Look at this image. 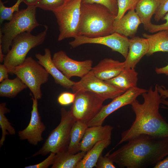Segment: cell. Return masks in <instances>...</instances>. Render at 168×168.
<instances>
[{
	"instance_id": "obj_44",
	"label": "cell",
	"mask_w": 168,
	"mask_h": 168,
	"mask_svg": "<svg viewBox=\"0 0 168 168\" xmlns=\"http://www.w3.org/2000/svg\"></svg>"
},
{
	"instance_id": "obj_1",
	"label": "cell",
	"mask_w": 168,
	"mask_h": 168,
	"mask_svg": "<svg viewBox=\"0 0 168 168\" xmlns=\"http://www.w3.org/2000/svg\"><path fill=\"white\" fill-rule=\"evenodd\" d=\"M106 154L121 168H144L155 166L168 156V138L142 134Z\"/></svg>"
},
{
	"instance_id": "obj_29",
	"label": "cell",
	"mask_w": 168,
	"mask_h": 168,
	"mask_svg": "<svg viewBox=\"0 0 168 168\" xmlns=\"http://www.w3.org/2000/svg\"><path fill=\"white\" fill-rule=\"evenodd\" d=\"M139 0H117L118 8L115 20L120 19L128 11L135 9Z\"/></svg>"
},
{
	"instance_id": "obj_9",
	"label": "cell",
	"mask_w": 168,
	"mask_h": 168,
	"mask_svg": "<svg viewBox=\"0 0 168 168\" xmlns=\"http://www.w3.org/2000/svg\"><path fill=\"white\" fill-rule=\"evenodd\" d=\"M75 94V99L70 111L76 121L87 124L100 111L105 100L99 96L89 91Z\"/></svg>"
},
{
	"instance_id": "obj_28",
	"label": "cell",
	"mask_w": 168,
	"mask_h": 168,
	"mask_svg": "<svg viewBox=\"0 0 168 168\" xmlns=\"http://www.w3.org/2000/svg\"><path fill=\"white\" fill-rule=\"evenodd\" d=\"M23 0H17L13 6L7 7L4 5V2L0 0V22L2 24L4 20L10 21L13 17L14 12L19 10V7Z\"/></svg>"
},
{
	"instance_id": "obj_24",
	"label": "cell",
	"mask_w": 168,
	"mask_h": 168,
	"mask_svg": "<svg viewBox=\"0 0 168 168\" xmlns=\"http://www.w3.org/2000/svg\"><path fill=\"white\" fill-rule=\"evenodd\" d=\"M86 152L80 151L74 154L68 149L56 154L51 168H76Z\"/></svg>"
},
{
	"instance_id": "obj_18",
	"label": "cell",
	"mask_w": 168,
	"mask_h": 168,
	"mask_svg": "<svg viewBox=\"0 0 168 168\" xmlns=\"http://www.w3.org/2000/svg\"><path fill=\"white\" fill-rule=\"evenodd\" d=\"M142 22L135 9L128 11L120 19L115 20L114 31L127 37L135 36Z\"/></svg>"
},
{
	"instance_id": "obj_13",
	"label": "cell",
	"mask_w": 168,
	"mask_h": 168,
	"mask_svg": "<svg viewBox=\"0 0 168 168\" xmlns=\"http://www.w3.org/2000/svg\"><path fill=\"white\" fill-rule=\"evenodd\" d=\"M52 59L58 69L70 79L73 77L82 78L92 68L93 61L92 60H75L69 57L64 51L62 50L55 53Z\"/></svg>"
},
{
	"instance_id": "obj_25",
	"label": "cell",
	"mask_w": 168,
	"mask_h": 168,
	"mask_svg": "<svg viewBox=\"0 0 168 168\" xmlns=\"http://www.w3.org/2000/svg\"><path fill=\"white\" fill-rule=\"evenodd\" d=\"M87 124L79 121H76L72 128L68 150L75 154L80 152L81 142L88 128Z\"/></svg>"
},
{
	"instance_id": "obj_36",
	"label": "cell",
	"mask_w": 168,
	"mask_h": 168,
	"mask_svg": "<svg viewBox=\"0 0 168 168\" xmlns=\"http://www.w3.org/2000/svg\"><path fill=\"white\" fill-rule=\"evenodd\" d=\"M162 20H166V22L160 25L152 23L149 28L148 30V31L152 33L161 30H166L168 31V12L165 15Z\"/></svg>"
},
{
	"instance_id": "obj_8",
	"label": "cell",
	"mask_w": 168,
	"mask_h": 168,
	"mask_svg": "<svg viewBox=\"0 0 168 168\" xmlns=\"http://www.w3.org/2000/svg\"><path fill=\"white\" fill-rule=\"evenodd\" d=\"M82 0H67L61 7L52 12L56 19L60 41L79 35L81 6Z\"/></svg>"
},
{
	"instance_id": "obj_21",
	"label": "cell",
	"mask_w": 168,
	"mask_h": 168,
	"mask_svg": "<svg viewBox=\"0 0 168 168\" xmlns=\"http://www.w3.org/2000/svg\"><path fill=\"white\" fill-rule=\"evenodd\" d=\"M160 2V0H139L138 2L135 11L146 30H148L152 24L151 18L155 14Z\"/></svg>"
},
{
	"instance_id": "obj_43",
	"label": "cell",
	"mask_w": 168,
	"mask_h": 168,
	"mask_svg": "<svg viewBox=\"0 0 168 168\" xmlns=\"http://www.w3.org/2000/svg\"></svg>"
},
{
	"instance_id": "obj_20",
	"label": "cell",
	"mask_w": 168,
	"mask_h": 168,
	"mask_svg": "<svg viewBox=\"0 0 168 168\" xmlns=\"http://www.w3.org/2000/svg\"><path fill=\"white\" fill-rule=\"evenodd\" d=\"M138 73L134 68L125 69L118 75L104 81L107 83L124 92L137 86Z\"/></svg>"
},
{
	"instance_id": "obj_4",
	"label": "cell",
	"mask_w": 168,
	"mask_h": 168,
	"mask_svg": "<svg viewBox=\"0 0 168 168\" xmlns=\"http://www.w3.org/2000/svg\"><path fill=\"white\" fill-rule=\"evenodd\" d=\"M36 8L34 5L29 6L15 12L11 20L0 29V44L4 54L7 53L12 41L18 35L25 32H31L40 25L36 19Z\"/></svg>"
},
{
	"instance_id": "obj_19",
	"label": "cell",
	"mask_w": 168,
	"mask_h": 168,
	"mask_svg": "<svg viewBox=\"0 0 168 168\" xmlns=\"http://www.w3.org/2000/svg\"><path fill=\"white\" fill-rule=\"evenodd\" d=\"M125 68L124 62L106 58L100 61L92 70L96 77L105 81L116 76Z\"/></svg>"
},
{
	"instance_id": "obj_10",
	"label": "cell",
	"mask_w": 168,
	"mask_h": 168,
	"mask_svg": "<svg viewBox=\"0 0 168 168\" xmlns=\"http://www.w3.org/2000/svg\"><path fill=\"white\" fill-rule=\"evenodd\" d=\"M71 89L74 93L80 92H91L105 100H113L124 92L96 77L92 70L80 81L75 82Z\"/></svg>"
},
{
	"instance_id": "obj_34",
	"label": "cell",
	"mask_w": 168,
	"mask_h": 168,
	"mask_svg": "<svg viewBox=\"0 0 168 168\" xmlns=\"http://www.w3.org/2000/svg\"><path fill=\"white\" fill-rule=\"evenodd\" d=\"M56 154L51 152L49 156L43 161L34 165L25 166V168H47L53 164Z\"/></svg>"
},
{
	"instance_id": "obj_31",
	"label": "cell",
	"mask_w": 168,
	"mask_h": 168,
	"mask_svg": "<svg viewBox=\"0 0 168 168\" xmlns=\"http://www.w3.org/2000/svg\"><path fill=\"white\" fill-rule=\"evenodd\" d=\"M82 2L100 4L106 7L116 16L117 14L118 8L116 0H82Z\"/></svg>"
},
{
	"instance_id": "obj_27",
	"label": "cell",
	"mask_w": 168,
	"mask_h": 168,
	"mask_svg": "<svg viewBox=\"0 0 168 168\" xmlns=\"http://www.w3.org/2000/svg\"><path fill=\"white\" fill-rule=\"evenodd\" d=\"M10 110L6 107L5 102L0 104V127L2 130V136L0 140V147L3 145L7 135H14L16 134L14 128L12 125L5 114L10 112Z\"/></svg>"
},
{
	"instance_id": "obj_42",
	"label": "cell",
	"mask_w": 168,
	"mask_h": 168,
	"mask_svg": "<svg viewBox=\"0 0 168 168\" xmlns=\"http://www.w3.org/2000/svg\"><path fill=\"white\" fill-rule=\"evenodd\" d=\"M3 53L2 48V46L0 44V62L1 63L3 62L4 59L5 55L3 54Z\"/></svg>"
},
{
	"instance_id": "obj_38",
	"label": "cell",
	"mask_w": 168,
	"mask_h": 168,
	"mask_svg": "<svg viewBox=\"0 0 168 168\" xmlns=\"http://www.w3.org/2000/svg\"><path fill=\"white\" fill-rule=\"evenodd\" d=\"M9 73L7 68L3 64H0V82L8 78Z\"/></svg>"
},
{
	"instance_id": "obj_12",
	"label": "cell",
	"mask_w": 168,
	"mask_h": 168,
	"mask_svg": "<svg viewBox=\"0 0 168 168\" xmlns=\"http://www.w3.org/2000/svg\"><path fill=\"white\" fill-rule=\"evenodd\" d=\"M147 90L137 86L132 88L103 105L97 114L87 123L88 127L102 125L105 119L110 114L120 108L131 104L137 97Z\"/></svg>"
},
{
	"instance_id": "obj_26",
	"label": "cell",
	"mask_w": 168,
	"mask_h": 168,
	"mask_svg": "<svg viewBox=\"0 0 168 168\" xmlns=\"http://www.w3.org/2000/svg\"><path fill=\"white\" fill-rule=\"evenodd\" d=\"M26 85L17 77L11 79L4 80L0 84V96L12 98L27 88Z\"/></svg>"
},
{
	"instance_id": "obj_15",
	"label": "cell",
	"mask_w": 168,
	"mask_h": 168,
	"mask_svg": "<svg viewBox=\"0 0 168 168\" xmlns=\"http://www.w3.org/2000/svg\"><path fill=\"white\" fill-rule=\"evenodd\" d=\"M113 127L108 125L88 127L80 144V151L87 152L98 142L111 138Z\"/></svg>"
},
{
	"instance_id": "obj_33",
	"label": "cell",
	"mask_w": 168,
	"mask_h": 168,
	"mask_svg": "<svg viewBox=\"0 0 168 168\" xmlns=\"http://www.w3.org/2000/svg\"><path fill=\"white\" fill-rule=\"evenodd\" d=\"M168 12V0H160L159 7L155 14L154 19L158 22L163 19L165 15Z\"/></svg>"
},
{
	"instance_id": "obj_6",
	"label": "cell",
	"mask_w": 168,
	"mask_h": 168,
	"mask_svg": "<svg viewBox=\"0 0 168 168\" xmlns=\"http://www.w3.org/2000/svg\"><path fill=\"white\" fill-rule=\"evenodd\" d=\"M7 68L9 73L16 75L26 85L35 98H41V86L48 81L49 74L38 61L28 57L22 64Z\"/></svg>"
},
{
	"instance_id": "obj_23",
	"label": "cell",
	"mask_w": 168,
	"mask_h": 168,
	"mask_svg": "<svg viewBox=\"0 0 168 168\" xmlns=\"http://www.w3.org/2000/svg\"><path fill=\"white\" fill-rule=\"evenodd\" d=\"M148 42L149 49L147 55L150 56L159 52H168V31L161 30L150 35L142 34Z\"/></svg>"
},
{
	"instance_id": "obj_22",
	"label": "cell",
	"mask_w": 168,
	"mask_h": 168,
	"mask_svg": "<svg viewBox=\"0 0 168 168\" xmlns=\"http://www.w3.org/2000/svg\"><path fill=\"white\" fill-rule=\"evenodd\" d=\"M111 138L96 143L86 154L77 165L76 168H92L96 166L97 161L104 150L111 143Z\"/></svg>"
},
{
	"instance_id": "obj_16",
	"label": "cell",
	"mask_w": 168,
	"mask_h": 168,
	"mask_svg": "<svg viewBox=\"0 0 168 168\" xmlns=\"http://www.w3.org/2000/svg\"><path fill=\"white\" fill-rule=\"evenodd\" d=\"M35 57L39 64L52 76L56 83L66 89H72L75 82L67 78L56 67L53 61L49 49L45 48L44 54L37 53Z\"/></svg>"
},
{
	"instance_id": "obj_7",
	"label": "cell",
	"mask_w": 168,
	"mask_h": 168,
	"mask_svg": "<svg viewBox=\"0 0 168 168\" xmlns=\"http://www.w3.org/2000/svg\"><path fill=\"white\" fill-rule=\"evenodd\" d=\"M44 30L36 35L25 32L16 37L12 41L11 48L5 55L4 64L7 68L22 64L30 50L41 44L44 41L48 27L44 25Z\"/></svg>"
},
{
	"instance_id": "obj_14",
	"label": "cell",
	"mask_w": 168,
	"mask_h": 168,
	"mask_svg": "<svg viewBox=\"0 0 168 168\" xmlns=\"http://www.w3.org/2000/svg\"><path fill=\"white\" fill-rule=\"evenodd\" d=\"M30 95L32 105L30 121L25 128L18 132V135L21 140H27L31 144L36 146L43 140L42 134L46 126L41 121L38 111V100L32 93Z\"/></svg>"
},
{
	"instance_id": "obj_11",
	"label": "cell",
	"mask_w": 168,
	"mask_h": 168,
	"mask_svg": "<svg viewBox=\"0 0 168 168\" xmlns=\"http://www.w3.org/2000/svg\"><path fill=\"white\" fill-rule=\"evenodd\" d=\"M129 40L128 37L114 32L109 35L96 38L78 36L70 42L69 44L73 48L87 44L104 45L112 51L119 53L125 59L128 51Z\"/></svg>"
},
{
	"instance_id": "obj_35",
	"label": "cell",
	"mask_w": 168,
	"mask_h": 168,
	"mask_svg": "<svg viewBox=\"0 0 168 168\" xmlns=\"http://www.w3.org/2000/svg\"><path fill=\"white\" fill-rule=\"evenodd\" d=\"M96 168H115L114 162L106 154L104 156L102 154L99 157L96 164Z\"/></svg>"
},
{
	"instance_id": "obj_40",
	"label": "cell",
	"mask_w": 168,
	"mask_h": 168,
	"mask_svg": "<svg viewBox=\"0 0 168 168\" xmlns=\"http://www.w3.org/2000/svg\"><path fill=\"white\" fill-rule=\"evenodd\" d=\"M155 72L158 74H164L168 76V64L162 67L156 68Z\"/></svg>"
},
{
	"instance_id": "obj_3",
	"label": "cell",
	"mask_w": 168,
	"mask_h": 168,
	"mask_svg": "<svg viewBox=\"0 0 168 168\" xmlns=\"http://www.w3.org/2000/svg\"><path fill=\"white\" fill-rule=\"evenodd\" d=\"M115 17L102 5L82 2L78 36L96 38L114 33Z\"/></svg>"
},
{
	"instance_id": "obj_37",
	"label": "cell",
	"mask_w": 168,
	"mask_h": 168,
	"mask_svg": "<svg viewBox=\"0 0 168 168\" xmlns=\"http://www.w3.org/2000/svg\"><path fill=\"white\" fill-rule=\"evenodd\" d=\"M159 93L162 96L161 104L165 106L162 105L163 109L168 110V89L164 86L156 85Z\"/></svg>"
},
{
	"instance_id": "obj_41",
	"label": "cell",
	"mask_w": 168,
	"mask_h": 168,
	"mask_svg": "<svg viewBox=\"0 0 168 168\" xmlns=\"http://www.w3.org/2000/svg\"><path fill=\"white\" fill-rule=\"evenodd\" d=\"M40 0H23V2L27 6H35Z\"/></svg>"
},
{
	"instance_id": "obj_2",
	"label": "cell",
	"mask_w": 168,
	"mask_h": 168,
	"mask_svg": "<svg viewBox=\"0 0 168 168\" xmlns=\"http://www.w3.org/2000/svg\"><path fill=\"white\" fill-rule=\"evenodd\" d=\"M142 95L143 103L136 99L131 104L135 120L130 128L122 133L116 147L142 134L168 138V123L160 113L162 96L156 85L154 89L151 86Z\"/></svg>"
},
{
	"instance_id": "obj_32",
	"label": "cell",
	"mask_w": 168,
	"mask_h": 168,
	"mask_svg": "<svg viewBox=\"0 0 168 168\" xmlns=\"http://www.w3.org/2000/svg\"><path fill=\"white\" fill-rule=\"evenodd\" d=\"M76 97V94L68 92L61 93L58 97V103L63 106L70 105L74 102Z\"/></svg>"
},
{
	"instance_id": "obj_5",
	"label": "cell",
	"mask_w": 168,
	"mask_h": 168,
	"mask_svg": "<svg viewBox=\"0 0 168 168\" xmlns=\"http://www.w3.org/2000/svg\"><path fill=\"white\" fill-rule=\"evenodd\" d=\"M76 121L70 110L62 108L59 124L51 132L41 148L31 157L45 156L51 152L56 154L68 149L71 129Z\"/></svg>"
},
{
	"instance_id": "obj_17",
	"label": "cell",
	"mask_w": 168,
	"mask_h": 168,
	"mask_svg": "<svg viewBox=\"0 0 168 168\" xmlns=\"http://www.w3.org/2000/svg\"><path fill=\"white\" fill-rule=\"evenodd\" d=\"M149 49L147 40L134 36L129 40L128 51L124 62L126 68H134L141 59L147 55Z\"/></svg>"
},
{
	"instance_id": "obj_39",
	"label": "cell",
	"mask_w": 168,
	"mask_h": 168,
	"mask_svg": "<svg viewBox=\"0 0 168 168\" xmlns=\"http://www.w3.org/2000/svg\"><path fill=\"white\" fill-rule=\"evenodd\" d=\"M154 168H168V156L156 163Z\"/></svg>"
},
{
	"instance_id": "obj_30",
	"label": "cell",
	"mask_w": 168,
	"mask_h": 168,
	"mask_svg": "<svg viewBox=\"0 0 168 168\" xmlns=\"http://www.w3.org/2000/svg\"><path fill=\"white\" fill-rule=\"evenodd\" d=\"M66 0H40L36 5V7L52 12L61 7Z\"/></svg>"
}]
</instances>
